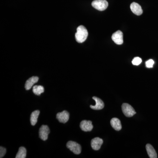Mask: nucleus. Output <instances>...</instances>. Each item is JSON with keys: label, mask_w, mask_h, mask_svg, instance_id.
<instances>
[{"label": "nucleus", "mask_w": 158, "mask_h": 158, "mask_svg": "<svg viewBox=\"0 0 158 158\" xmlns=\"http://www.w3.org/2000/svg\"><path fill=\"white\" fill-rule=\"evenodd\" d=\"M103 143V141L101 138H94L91 141V147L94 150H98L101 147Z\"/></svg>", "instance_id": "9d476101"}, {"label": "nucleus", "mask_w": 158, "mask_h": 158, "mask_svg": "<svg viewBox=\"0 0 158 158\" xmlns=\"http://www.w3.org/2000/svg\"><path fill=\"white\" fill-rule=\"evenodd\" d=\"M39 110H35L31 113V123L32 126L35 125L37 122V118L40 114Z\"/></svg>", "instance_id": "2eb2a0df"}, {"label": "nucleus", "mask_w": 158, "mask_h": 158, "mask_svg": "<svg viewBox=\"0 0 158 158\" xmlns=\"http://www.w3.org/2000/svg\"><path fill=\"white\" fill-rule=\"evenodd\" d=\"M80 127L84 131H90L93 129V126L91 121L85 120L81 122Z\"/></svg>", "instance_id": "0eeeda50"}, {"label": "nucleus", "mask_w": 158, "mask_h": 158, "mask_svg": "<svg viewBox=\"0 0 158 158\" xmlns=\"http://www.w3.org/2000/svg\"><path fill=\"white\" fill-rule=\"evenodd\" d=\"M111 126L114 130L119 131L122 129L121 122L118 118H113L110 121Z\"/></svg>", "instance_id": "ddd939ff"}, {"label": "nucleus", "mask_w": 158, "mask_h": 158, "mask_svg": "<svg viewBox=\"0 0 158 158\" xmlns=\"http://www.w3.org/2000/svg\"><path fill=\"white\" fill-rule=\"evenodd\" d=\"M67 148L76 155L80 154L81 152V145L73 141H69L66 144Z\"/></svg>", "instance_id": "7ed1b4c3"}, {"label": "nucleus", "mask_w": 158, "mask_h": 158, "mask_svg": "<svg viewBox=\"0 0 158 158\" xmlns=\"http://www.w3.org/2000/svg\"><path fill=\"white\" fill-rule=\"evenodd\" d=\"M27 156V149L23 147H20L16 155V158H25Z\"/></svg>", "instance_id": "f3484780"}, {"label": "nucleus", "mask_w": 158, "mask_h": 158, "mask_svg": "<svg viewBox=\"0 0 158 158\" xmlns=\"http://www.w3.org/2000/svg\"><path fill=\"white\" fill-rule=\"evenodd\" d=\"M39 80V78L37 77H32L30 78L28 80H27L26 82L25 88L26 90H29L32 88L34 84L37 83Z\"/></svg>", "instance_id": "f8f14e48"}, {"label": "nucleus", "mask_w": 158, "mask_h": 158, "mask_svg": "<svg viewBox=\"0 0 158 158\" xmlns=\"http://www.w3.org/2000/svg\"><path fill=\"white\" fill-rule=\"evenodd\" d=\"M112 39L116 44L121 45L123 42V34L121 31H116L112 35Z\"/></svg>", "instance_id": "423d86ee"}, {"label": "nucleus", "mask_w": 158, "mask_h": 158, "mask_svg": "<svg viewBox=\"0 0 158 158\" xmlns=\"http://www.w3.org/2000/svg\"><path fill=\"white\" fill-rule=\"evenodd\" d=\"M56 118L60 123H65L68 121L69 118V113L64 110L63 112L57 113Z\"/></svg>", "instance_id": "6e6552de"}, {"label": "nucleus", "mask_w": 158, "mask_h": 158, "mask_svg": "<svg viewBox=\"0 0 158 158\" xmlns=\"http://www.w3.org/2000/svg\"><path fill=\"white\" fill-rule=\"evenodd\" d=\"M92 98L95 101L96 104H95V105H94V106L90 105V108H91V109H93L94 110H101L103 109L105 106L104 103L103 102L101 99L95 96L93 97Z\"/></svg>", "instance_id": "1a4fd4ad"}, {"label": "nucleus", "mask_w": 158, "mask_h": 158, "mask_svg": "<svg viewBox=\"0 0 158 158\" xmlns=\"http://www.w3.org/2000/svg\"><path fill=\"white\" fill-rule=\"evenodd\" d=\"M122 110L125 116L127 117H132L136 113L134 108L127 103H123L122 105Z\"/></svg>", "instance_id": "20e7f679"}, {"label": "nucleus", "mask_w": 158, "mask_h": 158, "mask_svg": "<svg viewBox=\"0 0 158 158\" xmlns=\"http://www.w3.org/2000/svg\"><path fill=\"white\" fill-rule=\"evenodd\" d=\"M146 149L147 150L148 154L150 158H157V155L155 150L152 147L151 144H146Z\"/></svg>", "instance_id": "4468645a"}, {"label": "nucleus", "mask_w": 158, "mask_h": 158, "mask_svg": "<svg viewBox=\"0 0 158 158\" xmlns=\"http://www.w3.org/2000/svg\"><path fill=\"white\" fill-rule=\"evenodd\" d=\"M154 64V61L152 59H149L145 62L146 67L148 68H152Z\"/></svg>", "instance_id": "6ab92c4d"}, {"label": "nucleus", "mask_w": 158, "mask_h": 158, "mask_svg": "<svg viewBox=\"0 0 158 158\" xmlns=\"http://www.w3.org/2000/svg\"><path fill=\"white\" fill-rule=\"evenodd\" d=\"M49 133V128L47 125L41 126L39 129V137L40 139L44 141H46Z\"/></svg>", "instance_id": "39448f33"}, {"label": "nucleus", "mask_w": 158, "mask_h": 158, "mask_svg": "<svg viewBox=\"0 0 158 158\" xmlns=\"http://www.w3.org/2000/svg\"><path fill=\"white\" fill-rule=\"evenodd\" d=\"M141 62H142V59L139 57H135L132 61V63L133 65H140Z\"/></svg>", "instance_id": "a211bd4d"}, {"label": "nucleus", "mask_w": 158, "mask_h": 158, "mask_svg": "<svg viewBox=\"0 0 158 158\" xmlns=\"http://www.w3.org/2000/svg\"><path fill=\"white\" fill-rule=\"evenodd\" d=\"M130 8L133 13L135 14L136 15H140L143 13V10L141 6L138 3L133 2L131 4Z\"/></svg>", "instance_id": "9b49d317"}, {"label": "nucleus", "mask_w": 158, "mask_h": 158, "mask_svg": "<svg viewBox=\"0 0 158 158\" xmlns=\"http://www.w3.org/2000/svg\"><path fill=\"white\" fill-rule=\"evenodd\" d=\"M108 2L106 0H94L92 2V6L98 11H104L107 8Z\"/></svg>", "instance_id": "f03ea898"}, {"label": "nucleus", "mask_w": 158, "mask_h": 158, "mask_svg": "<svg viewBox=\"0 0 158 158\" xmlns=\"http://www.w3.org/2000/svg\"><path fill=\"white\" fill-rule=\"evenodd\" d=\"M88 31L87 29L84 26H79L77 28V33L75 34L76 41L79 43L85 42L88 37Z\"/></svg>", "instance_id": "f257e3e1"}, {"label": "nucleus", "mask_w": 158, "mask_h": 158, "mask_svg": "<svg viewBox=\"0 0 158 158\" xmlns=\"http://www.w3.org/2000/svg\"><path fill=\"white\" fill-rule=\"evenodd\" d=\"M6 149L5 148L0 147V158H3L4 156L6 155Z\"/></svg>", "instance_id": "aec40b11"}, {"label": "nucleus", "mask_w": 158, "mask_h": 158, "mask_svg": "<svg viewBox=\"0 0 158 158\" xmlns=\"http://www.w3.org/2000/svg\"><path fill=\"white\" fill-rule=\"evenodd\" d=\"M33 91L34 94L39 96L41 93L44 92V88L41 85H35L33 87Z\"/></svg>", "instance_id": "dca6fc26"}]
</instances>
